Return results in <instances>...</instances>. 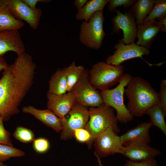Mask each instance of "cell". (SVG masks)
I'll return each instance as SVG.
<instances>
[{
	"mask_svg": "<svg viewBox=\"0 0 166 166\" xmlns=\"http://www.w3.org/2000/svg\"><path fill=\"white\" fill-rule=\"evenodd\" d=\"M36 65L24 53L3 70L0 79V116L4 121L18 113L19 107L33 84Z\"/></svg>",
	"mask_w": 166,
	"mask_h": 166,
	"instance_id": "6da1fadb",
	"label": "cell"
},
{
	"mask_svg": "<svg viewBox=\"0 0 166 166\" xmlns=\"http://www.w3.org/2000/svg\"><path fill=\"white\" fill-rule=\"evenodd\" d=\"M125 89L128 99L126 107L134 117H141L154 105L160 102L159 93L146 80L139 77H132Z\"/></svg>",
	"mask_w": 166,
	"mask_h": 166,
	"instance_id": "7a4b0ae2",
	"label": "cell"
},
{
	"mask_svg": "<svg viewBox=\"0 0 166 166\" xmlns=\"http://www.w3.org/2000/svg\"><path fill=\"white\" fill-rule=\"evenodd\" d=\"M89 111V119L85 128L91 136L86 143L88 148L91 149L95 138L107 128H112L118 134L120 130L113 108L104 104L98 107H90Z\"/></svg>",
	"mask_w": 166,
	"mask_h": 166,
	"instance_id": "3957f363",
	"label": "cell"
},
{
	"mask_svg": "<svg viewBox=\"0 0 166 166\" xmlns=\"http://www.w3.org/2000/svg\"><path fill=\"white\" fill-rule=\"evenodd\" d=\"M132 77L129 74L124 73L116 87L100 92L104 104L116 110L118 121L121 123L126 124L132 121L133 118L124 105V99L125 87Z\"/></svg>",
	"mask_w": 166,
	"mask_h": 166,
	"instance_id": "277c9868",
	"label": "cell"
},
{
	"mask_svg": "<svg viewBox=\"0 0 166 166\" xmlns=\"http://www.w3.org/2000/svg\"><path fill=\"white\" fill-rule=\"evenodd\" d=\"M124 72V67L121 65L115 66L99 62L89 71V81L95 88L102 91L119 82Z\"/></svg>",
	"mask_w": 166,
	"mask_h": 166,
	"instance_id": "5b68a950",
	"label": "cell"
},
{
	"mask_svg": "<svg viewBox=\"0 0 166 166\" xmlns=\"http://www.w3.org/2000/svg\"><path fill=\"white\" fill-rule=\"evenodd\" d=\"M104 22L103 12L101 10L95 12L88 22H82L80 27V42L91 49H100L106 35L103 29Z\"/></svg>",
	"mask_w": 166,
	"mask_h": 166,
	"instance_id": "8992f818",
	"label": "cell"
},
{
	"mask_svg": "<svg viewBox=\"0 0 166 166\" xmlns=\"http://www.w3.org/2000/svg\"><path fill=\"white\" fill-rule=\"evenodd\" d=\"M78 103L85 107H97L104 104L100 92L90 84L87 69L70 91Z\"/></svg>",
	"mask_w": 166,
	"mask_h": 166,
	"instance_id": "52a82bcc",
	"label": "cell"
},
{
	"mask_svg": "<svg viewBox=\"0 0 166 166\" xmlns=\"http://www.w3.org/2000/svg\"><path fill=\"white\" fill-rule=\"evenodd\" d=\"M89 118V109L78 103L61 119L62 129L60 134L61 140H66L74 138L75 130L85 128Z\"/></svg>",
	"mask_w": 166,
	"mask_h": 166,
	"instance_id": "ba28073f",
	"label": "cell"
},
{
	"mask_svg": "<svg viewBox=\"0 0 166 166\" xmlns=\"http://www.w3.org/2000/svg\"><path fill=\"white\" fill-rule=\"evenodd\" d=\"M114 48L116 50L113 54L108 56L105 60V62L108 64L117 66L127 60L137 57L141 58L150 66L155 65L160 66L163 64L161 62L152 64L145 61L142 56L149 55L150 49L134 43L125 44L121 40L116 44Z\"/></svg>",
	"mask_w": 166,
	"mask_h": 166,
	"instance_id": "9c48e42d",
	"label": "cell"
},
{
	"mask_svg": "<svg viewBox=\"0 0 166 166\" xmlns=\"http://www.w3.org/2000/svg\"><path fill=\"white\" fill-rule=\"evenodd\" d=\"M118 134L111 128H107L99 134L93 142L95 149L94 154L100 158L117 153L121 154L124 146Z\"/></svg>",
	"mask_w": 166,
	"mask_h": 166,
	"instance_id": "30bf717a",
	"label": "cell"
},
{
	"mask_svg": "<svg viewBox=\"0 0 166 166\" xmlns=\"http://www.w3.org/2000/svg\"><path fill=\"white\" fill-rule=\"evenodd\" d=\"M116 15L112 19V27L114 32L117 33L120 30L123 33L121 41L125 44L134 43L136 38L137 24L132 13L128 12L122 13L116 10Z\"/></svg>",
	"mask_w": 166,
	"mask_h": 166,
	"instance_id": "8fae6325",
	"label": "cell"
},
{
	"mask_svg": "<svg viewBox=\"0 0 166 166\" xmlns=\"http://www.w3.org/2000/svg\"><path fill=\"white\" fill-rule=\"evenodd\" d=\"M14 16L21 21L26 22L33 29L38 27L42 14L41 8L32 9L22 0H4Z\"/></svg>",
	"mask_w": 166,
	"mask_h": 166,
	"instance_id": "7c38bea8",
	"label": "cell"
},
{
	"mask_svg": "<svg viewBox=\"0 0 166 166\" xmlns=\"http://www.w3.org/2000/svg\"><path fill=\"white\" fill-rule=\"evenodd\" d=\"M47 109L61 119L70 111L77 103L71 92L56 95L47 93Z\"/></svg>",
	"mask_w": 166,
	"mask_h": 166,
	"instance_id": "4fadbf2b",
	"label": "cell"
},
{
	"mask_svg": "<svg viewBox=\"0 0 166 166\" xmlns=\"http://www.w3.org/2000/svg\"><path fill=\"white\" fill-rule=\"evenodd\" d=\"M151 126L149 122H143L128 130L120 136L122 144L128 146L148 144L151 141L149 130Z\"/></svg>",
	"mask_w": 166,
	"mask_h": 166,
	"instance_id": "5bb4252c",
	"label": "cell"
},
{
	"mask_svg": "<svg viewBox=\"0 0 166 166\" xmlns=\"http://www.w3.org/2000/svg\"><path fill=\"white\" fill-rule=\"evenodd\" d=\"M25 48L19 30L0 31V57L9 51L18 56L25 53Z\"/></svg>",
	"mask_w": 166,
	"mask_h": 166,
	"instance_id": "9a60e30c",
	"label": "cell"
},
{
	"mask_svg": "<svg viewBox=\"0 0 166 166\" xmlns=\"http://www.w3.org/2000/svg\"><path fill=\"white\" fill-rule=\"evenodd\" d=\"M160 31L165 33L163 28L156 19L137 25V41L136 44L150 49Z\"/></svg>",
	"mask_w": 166,
	"mask_h": 166,
	"instance_id": "2e32d148",
	"label": "cell"
},
{
	"mask_svg": "<svg viewBox=\"0 0 166 166\" xmlns=\"http://www.w3.org/2000/svg\"><path fill=\"white\" fill-rule=\"evenodd\" d=\"M161 153L160 150L147 144L124 146L121 154L129 160L135 162H140L155 158Z\"/></svg>",
	"mask_w": 166,
	"mask_h": 166,
	"instance_id": "e0dca14e",
	"label": "cell"
},
{
	"mask_svg": "<svg viewBox=\"0 0 166 166\" xmlns=\"http://www.w3.org/2000/svg\"><path fill=\"white\" fill-rule=\"evenodd\" d=\"M22 110L23 113L33 115L43 123L51 128L57 132H59L62 129L61 119L48 109L40 110L34 106L29 105L23 107Z\"/></svg>",
	"mask_w": 166,
	"mask_h": 166,
	"instance_id": "ac0fdd59",
	"label": "cell"
},
{
	"mask_svg": "<svg viewBox=\"0 0 166 166\" xmlns=\"http://www.w3.org/2000/svg\"><path fill=\"white\" fill-rule=\"evenodd\" d=\"M0 9V31L19 30L24 24L22 21L16 18L5 3Z\"/></svg>",
	"mask_w": 166,
	"mask_h": 166,
	"instance_id": "d6986e66",
	"label": "cell"
},
{
	"mask_svg": "<svg viewBox=\"0 0 166 166\" xmlns=\"http://www.w3.org/2000/svg\"><path fill=\"white\" fill-rule=\"evenodd\" d=\"M67 92V81L64 68H58L49 80L47 93L60 95Z\"/></svg>",
	"mask_w": 166,
	"mask_h": 166,
	"instance_id": "ffe728a7",
	"label": "cell"
},
{
	"mask_svg": "<svg viewBox=\"0 0 166 166\" xmlns=\"http://www.w3.org/2000/svg\"><path fill=\"white\" fill-rule=\"evenodd\" d=\"M109 0H90L85 6L77 10L75 18L77 20H84L88 22L92 15L96 12L103 10Z\"/></svg>",
	"mask_w": 166,
	"mask_h": 166,
	"instance_id": "44dd1931",
	"label": "cell"
},
{
	"mask_svg": "<svg viewBox=\"0 0 166 166\" xmlns=\"http://www.w3.org/2000/svg\"><path fill=\"white\" fill-rule=\"evenodd\" d=\"M155 0H136L129 10L134 15L137 25L143 23L155 4Z\"/></svg>",
	"mask_w": 166,
	"mask_h": 166,
	"instance_id": "7402d4cb",
	"label": "cell"
},
{
	"mask_svg": "<svg viewBox=\"0 0 166 166\" xmlns=\"http://www.w3.org/2000/svg\"><path fill=\"white\" fill-rule=\"evenodd\" d=\"M145 114L150 117V121L149 123L151 126L157 127L166 136L165 116L163 112L160 102L149 108L146 111Z\"/></svg>",
	"mask_w": 166,
	"mask_h": 166,
	"instance_id": "603a6c76",
	"label": "cell"
},
{
	"mask_svg": "<svg viewBox=\"0 0 166 166\" xmlns=\"http://www.w3.org/2000/svg\"><path fill=\"white\" fill-rule=\"evenodd\" d=\"M66 78L67 92H70L73 86L77 83L86 69L82 65H77L73 61L67 67L64 68Z\"/></svg>",
	"mask_w": 166,
	"mask_h": 166,
	"instance_id": "cb8c5ba5",
	"label": "cell"
},
{
	"mask_svg": "<svg viewBox=\"0 0 166 166\" xmlns=\"http://www.w3.org/2000/svg\"><path fill=\"white\" fill-rule=\"evenodd\" d=\"M166 16V0H155V4L143 23Z\"/></svg>",
	"mask_w": 166,
	"mask_h": 166,
	"instance_id": "d4e9b609",
	"label": "cell"
},
{
	"mask_svg": "<svg viewBox=\"0 0 166 166\" xmlns=\"http://www.w3.org/2000/svg\"><path fill=\"white\" fill-rule=\"evenodd\" d=\"M25 155L23 151L13 146L0 144V161L3 162L11 158L21 157Z\"/></svg>",
	"mask_w": 166,
	"mask_h": 166,
	"instance_id": "484cf974",
	"label": "cell"
},
{
	"mask_svg": "<svg viewBox=\"0 0 166 166\" xmlns=\"http://www.w3.org/2000/svg\"><path fill=\"white\" fill-rule=\"evenodd\" d=\"M13 136L16 139L24 143H31L35 139V134L32 130L22 126L16 127Z\"/></svg>",
	"mask_w": 166,
	"mask_h": 166,
	"instance_id": "4316f807",
	"label": "cell"
},
{
	"mask_svg": "<svg viewBox=\"0 0 166 166\" xmlns=\"http://www.w3.org/2000/svg\"><path fill=\"white\" fill-rule=\"evenodd\" d=\"M136 0H109L108 9L110 12H113L118 6H123L124 8H127L132 6L135 2Z\"/></svg>",
	"mask_w": 166,
	"mask_h": 166,
	"instance_id": "83f0119b",
	"label": "cell"
},
{
	"mask_svg": "<svg viewBox=\"0 0 166 166\" xmlns=\"http://www.w3.org/2000/svg\"><path fill=\"white\" fill-rule=\"evenodd\" d=\"M49 143L46 139L40 137L35 139L33 141V147L36 152L43 153L46 152L49 148Z\"/></svg>",
	"mask_w": 166,
	"mask_h": 166,
	"instance_id": "f1b7e54d",
	"label": "cell"
},
{
	"mask_svg": "<svg viewBox=\"0 0 166 166\" xmlns=\"http://www.w3.org/2000/svg\"><path fill=\"white\" fill-rule=\"evenodd\" d=\"M3 119L0 116V144L13 146L10 133L4 128Z\"/></svg>",
	"mask_w": 166,
	"mask_h": 166,
	"instance_id": "f546056e",
	"label": "cell"
},
{
	"mask_svg": "<svg viewBox=\"0 0 166 166\" xmlns=\"http://www.w3.org/2000/svg\"><path fill=\"white\" fill-rule=\"evenodd\" d=\"M74 137L80 143H86L89 141L91 136L89 132L85 128H80L75 130Z\"/></svg>",
	"mask_w": 166,
	"mask_h": 166,
	"instance_id": "4dcf8cb0",
	"label": "cell"
},
{
	"mask_svg": "<svg viewBox=\"0 0 166 166\" xmlns=\"http://www.w3.org/2000/svg\"><path fill=\"white\" fill-rule=\"evenodd\" d=\"M159 93L161 104L163 112L166 115V80H161L160 92Z\"/></svg>",
	"mask_w": 166,
	"mask_h": 166,
	"instance_id": "1f68e13d",
	"label": "cell"
},
{
	"mask_svg": "<svg viewBox=\"0 0 166 166\" xmlns=\"http://www.w3.org/2000/svg\"><path fill=\"white\" fill-rule=\"evenodd\" d=\"M124 166H158V165L156 160L153 158L140 162L127 160Z\"/></svg>",
	"mask_w": 166,
	"mask_h": 166,
	"instance_id": "d6a6232c",
	"label": "cell"
},
{
	"mask_svg": "<svg viewBox=\"0 0 166 166\" xmlns=\"http://www.w3.org/2000/svg\"><path fill=\"white\" fill-rule=\"evenodd\" d=\"M23 1L32 9L37 8L36 6L38 2L49 3L51 1L50 0H22Z\"/></svg>",
	"mask_w": 166,
	"mask_h": 166,
	"instance_id": "836d02e7",
	"label": "cell"
},
{
	"mask_svg": "<svg viewBox=\"0 0 166 166\" xmlns=\"http://www.w3.org/2000/svg\"><path fill=\"white\" fill-rule=\"evenodd\" d=\"M88 1V0H75L73 4L78 10L82 8Z\"/></svg>",
	"mask_w": 166,
	"mask_h": 166,
	"instance_id": "e575fe53",
	"label": "cell"
},
{
	"mask_svg": "<svg viewBox=\"0 0 166 166\" xmlns=\"http://www.w3.org/2000/svg\"><path fill=\"white\" fill-rule=\"evenodd\" d=\"M8 65L5 59L2 57H0V71L4 70Z\"/></svg>",
	"mask_w": 166,
	"mask_h": 166,
	"instance_id": "d590c367",
	"label": "cell"
},
{
	"mask_svg": "<svg viewBox=\"0 0 166 166\" xmlns=\"http://www.w3.org/2000/svg\"><path fill=\"white\" fill-rule=\"evenodd\" d=\"M158 22L162 26L165 33L166 32V16L157 19Z\"/></svg>",
	"mask_w": 166,
	"mask_h": 166,
	"instance_id": "8d00e7d4",
	"label": "cell"
},
{
	"mask_svg": "<svg viewBox=\"0 0 166 166\" xmlns=\"http://www.w3.org/2000/svg\"><path fill=\"white\" fill-rule=\"evenodd\" d=\"M95 156H96L98 163V166H103V164L102 161L101 160V158L96 154H94Z\"/></svg>",
	"mask_w": 166,
	"mask_h": 166,
	"instance_id": "74e56055",
	"label": "cell"
},
{
	"mask_svg": "<svg viewBox=\"0 0 166 166\" xmlns=\"http://www.w3.org/2000/svg\"><path fill=\"white\" fill-rule=\"evenodd\" d=\"M4 4V0H0V9L3 6Z\"/></svg>",
	"mask_w": 166,
	"mask_h": 166,
	"instance_id": "f35d334b",
	"label": "cell"
},
{
	"mask_svg": "<svg viewBox=\"0 0 166 166\" xmlns=\"http://www.w3.org/2000/svg\"><path fill=\"white\" fill-rule=\"evenodd\" d=\"M0 166H9L4 164L3 162L0 161Z\"/></svg>",
	"mask_w": 166,
	"mask_h": 166,
	"instance_id": "ab89813d",
	"label": "cell"
},
{
	"mask_svg": "<svg viewBox=\"0 0 166 166\" xmlns=\"http://www.w3.org/2000/svg\"><path fill=\"white\" fill-rule=\"evenodd\" d=\"M86 166H88V165H86Z\"/></svg>",
	"mask_w": 166,
	"mask_h": 166,
	"instance_id": "60d3db41",
	"label": "cell"
},
{
	"mask_svg": "<svg viewBox=\"0 0 166 166\" xmlns=\"http://www.w3.org/2000/svg\"><path fill=\"white\" fill-rule=\"evenodd\" d=\"M164 166H166V165H165Z\"/></svg>",
	"mask_w": 166,
	"mask_h": 166,
	"instance_id": "b9f144b4",
	"label": "cell"
}]
</instances>
